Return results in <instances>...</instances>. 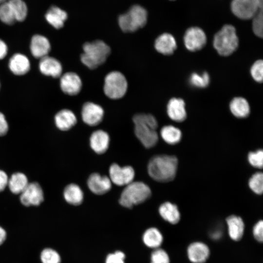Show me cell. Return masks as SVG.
<instances>
[{"label":"cell","instance_id":"1","mask_svg":"<svg viewBox=\"0 0 263 263\" xmlns=\"http://www.w3.org/2000/svg\"><path fill=\"white\" fill-rule=\"evenodd\" d=\"M177 165L178 160L174 156L156 155L150 160L148 172L153 180L160 182H167L174 178Z\"/></svg>","mask_w":263,"mask_h":263},{"label":"cell","instance_id":"2","mask_svg":"<svg viewBox=\"0 0 263 263\" xmlns=\"http://www.w3.org/2000/svg\"><path fill=\"white\" fill-rule=\"evenodd\" d=\"M132 121L138 139L147 148L154 147L158 140L156 131L158 122L155 117L150 114L137 113L133 116Z\"/></svg>","mask_w":263,"mask_h":263},{"label":"cell","instance_id":"3","mask_svg":"<svg viewBox=\"0 0 263 263\" xmlns=\"http://www.w3.org/2000/svg\"><path fill=\"white\" fill-rule=\"evenodd\" d=\"M83 53L80 59L90 69H94L103 64L111 53V48L102 40L86 42L83 46Z\"/></svg>","mask_w":263,"mask_h":263},{"label":"cell","instance_id":"4","mask_svg":"<svg viewBox=\"0 0 263 263\" xmlns=\"http://www.w3.org/2000/svg\"><path fill=\"white\" fill-rule=\"evenodd\" d=\"M151 194L150 188L147 184L142 182L132 181L126 186L121 194L119 202L122 206L131 208L147 200Z\"/></svg>","mask_w":263,"mask_h":263},{"label":"cell","instance_id":"5","mask_svg":"<svg viewBox=\"0 0 263 263\" xmlns=\"http://www.w3.org/2000/svg\"><path fill=\"white\" fill-rule=\"evenodd\" d=\"M213 44L220 55L225 56L231 55L239 45L234 27L228 24L224 25L214 36Z\"/></svg>","mask_w":263,"mask_h":263},{"label":"cell","instance_id":"6","mask_svg":"<svg viewBox=\"0 0 263 263\" xmlns=\"http://www.w3.org/2000/svg\"><path fill=\"white\" fill-rule=\"evenodd\" d=\"M147 12L142 6L136 5L132 7L125 14L119 16L118 24L125 32H132L145 25Z\"/></svg>","mask_w":263,"mask_h":263},{"label":"cell","instance_id":"7","mask_svg":"<svg viewBox=\"0 0 263 263\" xmlns=\"http://www.w3.org/2000/svg\"><path fill=\"white\" fill-rule=\"evenodd\" d=\"M127 89V79L121 72H111L105 76L103 90L109 98L113 99L121 98L126 94Z\"/></svg>","mask_w":263,"mask_h":263},{"label":"cell","instance_id":"8","mask_svg":"<svg viewBox=\"0 0 263 263\" xmlns=\"http://www.w3.org/2000/svg\"><path fill=\"white\" fill-rule=\"evenodd\" d=\"M262 7L258 0H232L231 3L232 13L243 19L252 18Z\"/></svg>","mask_w":263,"mask_h":263},{"label":"cell","instance_id":"9","mask_svg":"<svg viewBox=\"0 0 263 263\" xmlns=\"http://www.w3.org/2000/svg\"><path fill=\"white\" fill-rule=\"evenodd\" d=\"M110 179L117 186H127L133 181L135 171L132 167L126 166L123 167L116 163L111 165L109 168Z\"/></svg>","mask_w":263,"mask_h":263},{"label":"cell","instance_id":"10","mask_svg":"<svg viewBox=\"0 0 263 263\" xmlns=\"http://www.w3.org/2000/svg\"><path fill=\"white\" fill-rule=\"evenodd\" d=\"M184 42L188 50L195 52L201 50L205 46L207 42V37L202 29L192 27L186 31Z\"/></svg>","mask_w":263,"mask_h":263},{"label":"cell","instance_id":"11","mask_svg":"<svg viewBox=\"0 0 263 263\" xmlns=\"http://www.w3.org/2000/svg\"><path fill=\"white\" fill-rule=\"evenodd\" d=\"M19 198L25 206H38L44 200L43 191L38 183H30L20 194Z\"/></svg>","mask_w":263,"mask_h":263},{"label":"cell","instance_id":"12","mask_svg":"<svg viewBox=\"0 0 263 263\" xmlns=\"http://www.w3.org/2000/svg\"><path fill=\"white\" fill-rule=\"evenodd\" d=\"M81 116L86 124L94 126L99 124L104 116V110L100 105L91 102L84 104L81 110Z\"/></svg>","mask_w":263,"mask_h":263},{"label":"cell","instance_id":"13","mask_svg":"<svg viewBox=\"0 0 263 263\" xmlns=\"http://www.w3.org/2000/svg\"><path fill=\"white\" fill-rule=\"evenodd\" d=\"M82 81L78 75L67 72L61 75L60 86L62 92L69 95L78 94L82 88Z\"/></svg>","mask_w":263,"mask_h":263},{"label":"cell","instance_id":"14","mask_svg":"<svg viewBox=\"0 0 263 263\" xmlns=\"http://www.w3.org/2000/svg\"><path fill=\"white\" fill-rule=\"evenodd\" d=\"M87 184L90 190L96 195H103L108 192L112 188L110 178L98 173H93L89 176Z\"/></svg>","mask_w":263,"mask_h":263},{"label":"cell","instance_id":"15","mask_svg":"<svg viewBox=\"0 0 263 263\" xmlns=\"http://www.w3.org/2000/svg\"><path fill=\"white\" fill-rule=\"evenodd\" d=\"M187 255L193 263H205L210 255V250L205 244L196 242L191 243L187 249Z\"/></svg>","mask_w":263,"mask_h":263},{"label":"cell","instance_id":"16","mask_svg":"<svg viewBox=\"0 0 263 263\" xmlns=\"http://www.w3.org/2000/svg\"><path fill=\"white\" fill-rule=\"evenodd\" d=\"M38 66L40 72L45 75L55 78L61 75L62 65L60 62L54 57L47 56L40 59Z\"/></svg>","mask_w":263,"mask_h":263},{"label":"cell","instance_id":"17","mask_svg":"<svg viewBox=\"0 0 263 263\" xmlns=\"http://www.w3.org/2000/svg\"><path fill=\"white\" fill-rule=\"evenodd\" d=\"M30 47L32 55L36 58L41 59L48 56L51 44L45 37L35 35L31 38Z\"/></svg>","mask_w":263,"mask_h":263},{"label":"cell","instance_id":"18","mask_svg":"<svg viewBox=\"0 0 263 263\" xmlns=\"http://www.w3.org/2000/svg\"><path fill=\"white\" fill-rule=\"evenodd\" d=\"M167 113L169 117L176 122H182L187 117L184 101L180 98L170 99L167 105Z\"/></svg>","mask_w":263,"mask_h":263},{"label":"cell","instance_id":"19","mask_svg":"<svg viewBox=\"0 0 263 263\" xmlns=\"http://www.w3.org/2000/svg\"><path fill=\"white\" fill-rule=\"evenodd\" d=\"M110 143V137L106 132L99 130L91 134L90 145L92 150L97 154H103L108 150Z\"/></svg>","mask_w":263,"mask_h":263},{"label":"cell","instance_id":"20","mask_svg":"<svg viewBox=\"0 0 263 263\" xmlns=\"http://www.w3.org/2000/svg\"><path fill=\"white\" fill-rule=\"evenodd\" d=\"M8 66L9 69L14 74L22 75L29 71L30 62L26 56L17 53L13 55L9 59Z\"/></svg>","mask_w":263,"mask_h":263},{"label":"cell","instance_id":"21","mask_svg":"<svg viewBox=\"0 0 263 263\" xmlns=\"http://www.w3.org/2000/svg\"><path fill=\"white\" fill-rule=\"evenodd\" d=\"M154 47L159 53L164 55H170L176 50L177 44L172 35L169 33H164L156 39Z\"/></svg>","mask_w":263,"mask_h":263},{"label":"cell","instance_id":"22","mask_svg":"<svg viewBox=\"0 0 263 263\" xmlns=\"http://www.w3.org/2000/svg\"><path fill=\"white\" fill-rule=\"evenodd\" d=\"M76 117L74 113L68 109L59 111L55 116V123L56 127L63 131H68L75 125Z\"/></svg>","mask_w":263,"mask_h":263},{"label":"cell","instance_id":"23","mask_svg":"<svg viewBox=\"0 0 263 263\" xmlns=\"http://www.w3.org/2000/svg\"><path fill=\"white\" fill-rule=\"evenodd\" d=\"M226 223L230 238L235 241L240 240L243 236L244 229L242 219L236 215H230L226 218Z\"/></svg>","mask_w":263,"mask_h":263},{"label":"cell","instance_id":"24","mask_svg":"<svg viewBox=\"0 0 263 263\" xmlns=\"http://www.w3.org/2000/svg\"><path fill=\"white\" fill-rule=\"evenodd\" d=\"M67 18L66 12L55 6L50 7L45 15V19L47 22L56 29L62 27Z\"/></svg>","mask_w":263,"mask_h":263},{"label":"cell","instance_id":"25","mask_svg":"<svg viewBox=\"0 0 263 263\" xmlns=\"http://www.w3.org/2000/svg\"><path fill=\"white\" fill-rule=\"evenodd\" d=\"M160 216L171 224H176L180 219V214L176 205L167 202L161 204L159 208Z\"/></svg>","mask_w":263,"mask_h":263},{"label":"cell","instance_id":"26","mask_svg":"<svg viewBox=\"0 0 263 263\" xmlns=\"http://www.w3.org/2000/svg\"><path fill=\"white\" fill-rule=\"evenodd\" d=\"M63 196L68 203L78 206L83 202L84 194L82 189L77 185L70 184L64 188Z\"/></svg>","mask_w":263,"mask_h":263},{"label":"cell","instance_id":"27","mask_svg":"<svg viewBox=\"0 0 263 263\" xmlns=\"http://www.w3.org/2000/svg\"><path fill=\"white\" fill-rule=\"evenodd\" d=\"M229 108L231 113L239 118H245L250 113V106L247 101L242 97L234 98L230 103Z\"/></svg>","mask_w":263,"mask_h":263},{"label":"cell","instance_id":"28","mask_svg":"<svg viewBox=\"0 0 263 263\" xmlns=\"http://www.w3.org/2000/svg\"><path fill=\"white\" fill-rule=\"evenodd\" d=\"M27 176L23 173L16 172L8 178L7 186L14 194H20L28 185Z\"/></svg>","mask_w":263,"mask_h":263},{"label":"cell","instance_id":"29","mask_svg":"<svg viewBox=\"0 0 263 263\" xmlns=\"http://www.w3.org/2000/svg\"><path fill=\"white\" fill-rule=\"evenodd\" d=\"M142 239L147 246L154 249L159 248L163 241L162 233L155 227L147 229L144 232Z\"/></svg>","mask_w":263,"mask_h":263},{"label":"cell","instance_id":"30","mask_svg":"<svg viewBox=\"0 0 263 263\" xmlns=\"http://www.w3.org/2000/svg\"><path fill=\"white\" fill-rule=\"evenodd\" d=\"M160 135L166 143L170 145L178 143L182 138L181 131L172 125L164 126L160 131Z\"/></svg>","mask_w":263,"mask_h":263},{"label":"cell","instance_id":"31","mask_svg":"<svg viewBox=\"0 0 263 263\" xmlns=\"http://www.w3.org/2000/svg\"><path fill=\"white\" fill-rule=\"evenodd\" d=\"M16 21H22L26 18L28 9L25 2L22 0H8Z\"/></svg>","mask_w":263,"mask_h":263},{"label":"cell","instance_id":"32","mask_svg":"<svg viewBox=\"0 0 263 263\" xmlns=\"http://www.w3.org/2000/svg\"><path fill=\"white\" fill-rule=\"evenodd\" d=\"M0 19L8 25L13 24L16 21L14 14L8 1L0 4Z\"/></svg>","mask_w":263,"mask_h":263},{"label":"cell","instance_id":"33","mask_svg":"<svg viewBox=\"0 0 263 263\" xmlns=\"http://www.w3.org/2000/svg\"><path fill=\"white\" fill-rule=\"evenodd\" d=\"M210 81L209 75L206 72L201 74L196 73H192L189 78V83L193 87L204 88L207 87Z\"/></svg>","mask_w":263,"mask_h":263},{"label":"cell","instance_id":"34","mask_svg":"<svg viewBox=\"0 0 263 263\" xmlns=\"http://www.w3.org/2000/svg\"><path fill=\"white\" fill-rule=\"evenodd\" d=\"M248 185L250 189L257 194H261L263 191V175L262 172L254 173L250 178Z\"/></svg>","mask_w":263,"mask_h":263},{"label":"cell","instance_id":"35","mask_svg":"<svg viewBox=\"0 0 263 263\" xmlns=\"http://www.w3.org/2000/svg\"><path fill=\"white\" fill-rule=\"evenodd\" d=\"M42 263H60L61 259L58 253L51 248L44 249L41 253Z\"/></svg>","mask_w":263,"mask_h":263},{"label":"cell","instance_id":"36","mask_svg":"<svg viewBox=\"0 0 263 263\" xmlns=\"http://www.w3.org/2000/svg\"><path fill=\"white\" fill-rule=\"evenodd\" d=\"M150 263H170L169 257L163 249H154L151 254Z\"/></svg>","mask_w":263,"mask_h":263},{"label":"cell","instance_id":"37","mask_svg":"<svg viewBox=\"0 0 263 263\" xmlns=\"http://www.w3.org/2000/svg\"><path fill=\"white\" fill-rule=\"evenodd\" d=\"M252 29L254 33L259 38L263 37V10L259 9L253 17Z\"/></svg>","mask_w":263,"mask_h":263},{"label":"cell","instance_id":"38","mask_svg":"<svg viewBox=\"0 0 263 263\" xmlns=\"http://www.w3.org/2000/svg\"><path fill=\"white\" fill-rule=\"evenodd\" d=\"M252 77L256 81L262 82L263 79V62L262 59L256 61L250 69Z\"/></svg>","mask_w":263,"mask_h":263},{"label":"cell","instance_id":"39","mask_svg":"<svg viewBox=\"0 0 263 263\" xmlns=\"http://www.w3.org/2000/svg\"><path fill=\"white\" fill-rule=\"evenodd\" d=\"M248 160L253 167L262 168L263 165V151L262 150L249 152L248 155Z\"/></svg>","mask_w":263,"mask_h":263},{"label":"cell","instance_id":"40","mask_svg":"<svg viewBox=\"0 0 263 263\" xmlns=\"http://www.w3.org/2000/svg\"><path fill=\"white\" fill-rule=\"evenodd\" d=\"M125 254L121 251H116L107 256L105 263H125Z\"/></svg>","mask_w":263,"mask_h":263},{"label":"cell","instance_id":"41","mask_svg":"<svg viewBox=\"0 0 263 263\" xmlns=\"http://www.w3.org/2000/svg\"><path fill=\"white\" fill-rule=\"evenodd\" d=\"M253 234L255 239L260 242L263 240V222L262 220L258 221L253 229Z\"/></svg>","mask_w":263,"mask_h":263},{"label":"cell","instance_id":"42","mask_svg":"<svg viewBox=\"0 0 263 263\" xmlns=\"http://www.w3.org/2000/svg\"><path fill=\"white\" fill-rule=\"evenodd\" d=\"M8 131V125L4 115L0 112V136L5 135Z\"/></svg>","mask_w":263,"mask_h":263},{"label":"cell","instance_id":"43","mask_svg":"<svg viewBox=\"0 0 263 263\" xmlns=\"http://www.w3.org/2000/svg\"><path fill=\"white\" fill-rule=\"evenodd\" d=\"M8 177L4 171L0 169V192L3 191L7 186Z\"/></svg>","mask_w":263,"mask_h":263},{"label":"cell","instance_id":"44","mask_svg":"<svg viewBox=\"0 0 263 263\" xmlns=\"http://www.w3.org/2000/svg\"><path fill=\"white\" fill-rule=\"evenodd\" d=\"M8 48L6 44L0 39V59H3L6 56Z\"/></svg>","mask_w":263,"mask_h":263},{"label":"cell","instance_id":"45","mask_svg":"<svg viewBox=\"0 0 263 263\" xmlns=\"http://www.w3.org/2000/svg\"><path fill=\"white\" fill-rule=\"evenodd\" d=\"M6 237V233L4 229L0 226V245L5 241Z\"/></svg>","mask_w":263,"mask_h":263},{"label":"cell","instance_id":"46","mask_svg":"<svg viewBox=\"0 0 263 263\" xmlns=\"http://www.w3.org/2000/svg\"><path fill=\"white\" fill-rule=\"evenodd\" d=\"M211 236L213 239H218L221 236V232L219 231H215L213 233V234H212Z\"/></svg>","mask_w":263,"mask_h":263},{"label":"cell","instance_id":"47","mask_svg":"<svg viewBox=\"0 0 263 263\" xmlns=\"http://www.w3.org/2000/svg\"><path fill=\"white\" fill-rule=\"evenodd\" d=\"M6 1H7V0H0V4Z\"/></svg>","mask_w":263,"mask_h":263},{"label":"cell","instance_id":"48","mask_svg":"<svg viewBox=\"0 0 263 263\" xmlns=\"http://www.w3.org/2000/svg\"><path fill=\"white\" fill-rule=\"evenodd\" d=\"M258 0L260 2V3H261V4H262L263 5V0Z\"/></svg>","mask_w":263,"mask_h":263},{"label":"cell","instance_id":"49","mask_svg":"<svg viewBox=\"0 0 263 263\" xmlns=\"http://www.w3.org/2000/svg\"></svg>","mask_w":263,"mask_h":263}]
</instances>
